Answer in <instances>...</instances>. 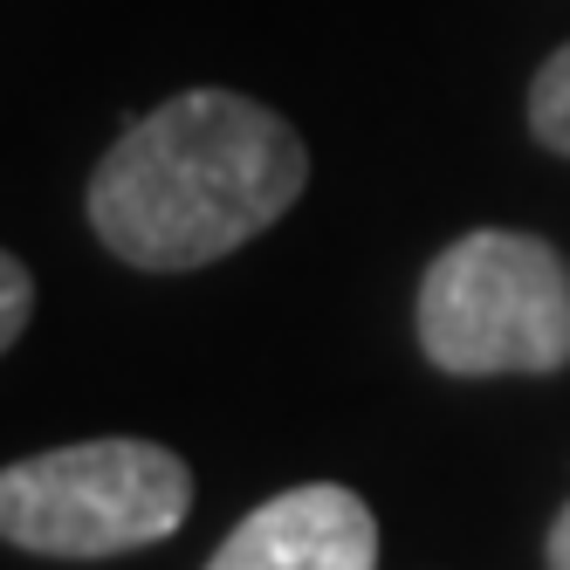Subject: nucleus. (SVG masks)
I'll return each instance as SVG.
<instances>
[{
    "instance_id": "20e7f679",
    "label": "nucleus",
    "mask_w": 570,
    "mask_h": 570,
    "mask_svg": "<svg viewBox=\"0 0 570 570\" xmlns=\"http://www.w3.org/2000/svg\"><path fill=\"white\" fill-rule=\"evenodd\" d=\"M207 570H379V515L337 481H303L240 515Z\"/></svg>"
},
{
    "instance_id": "7ed1b4c3",
    "label": "nucleus",
    "mask_w": 570,
    "mask_h": 570,
    "mask_svg": "<svg viewBox=\"0 0 570 570\" xmlns=\"http://www.w3.org/2000/svg\"><path fill=\"white\" fill-rule=\"evenodd\" d=\"M193 509V468L158 440H76L0 468V543L97 563L166 543Z\"/></svg>"
},
{
    "instance_id": "f03ea898",
    "label": "nucleus",
    "mask_w": 570,
    "mask_h": 570,
    "mask_svg": "<svg viewBox=\"0 0 570 570\" xmlns=\"http://www.w3.org/2000/svg\"><path fill=\"white\" fill-rule=\"evenodd\" d=\"M420 351L454 379H550L570 364V262L537 234L474 227L420 282Z\"/></svg>"
},
{
    "instance_id": "0eeeda50",
    "label": "nucleus",
    "mask_w": 570,
    "mask_h": 570,
    "mask_svg": "<svg viewBox=\"0 0 570 570\" xmlns=\"http://www.w3.org/2000/svg\"><path fill=\"white\" fill-rule=\"evenodd\" d=\"M550 570H570V502H563V515L550 522Z\"/></svg>"
},
{
    "instance_id": "f257e3e1",
    "label": "nucleus",
    "mask_w": 570,
    "mask_h": 570,
    "mask_svg": "<svg viewBox=\"0 0 570 570\" xmlns=\"http://www.w3.org/2000/svg\"><path fill=\"white\" fill-rule=\"evenodd\" d=\"M303 186L309 151L289 117L240 90H186L104 151L90 227L117 262L186 275L268 234Z\"/></svg>"
},
{
    "instance_id": "39448f33",
    "label": "nucleus",
    "mask_w": 570,
    "mask_h": 570,
    "mask_svg": "<svg viewBox=\"0 0 570 570\" xmlns=\"http://www.w3.org/2000/svg\"><path fill=\"white\" fill-rule=\"evenodd\" d=\"M529 131L570 158V42L537 69V83H529Z\"/></svg>"
},
{
    "instance_id": "423d86ee",
    "label": "nucleus",
    "mask_w": 570,
    "mask_h": 570,
    "mask_svg": "<svg viewBox=\"0 0 570 570\" xmlns=\"http://www.w3.org/2000/svg\"><path fill=\"white\" fill-rule=\"evenodd\" d=\"M28 309H35V275L0 248V351H8L28 331Z\"/></svg>"
}]
</instances>
